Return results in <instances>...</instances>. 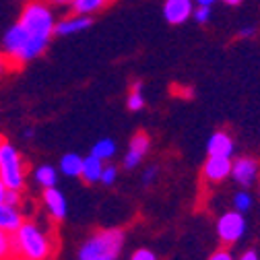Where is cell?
<instances>
[{"instance_id":"cell-1","label":"cell","mask_w":260,"mask_h":260,"mask_svg":"<svg viewBox=\"0 0 260 260\" xmlns=\"http://www.w3.org/2000/svg\"><path fill=\"white\" fill-rule=\"evenodd\" d=\"M19 23L27 31L34 56L40 58L54 36V25H56L50 3H46V0H29L19 17Z\"/></svg>"},{"instance_id":"cell-2","label":"cell","mask_w":260,"mask_h":260,"mask_svg":"<svg viewBox=\"0 0 260 260\" xmlns=\"http://www.w3.org/2000/svg\"><path fill=\"white\" fill-rule=\"evenodd\" d=\"M11 254L23 260H48L52 254V244L38 225L23 223L15 234H11Z\"/></svg>"},{"instance_id":"cell-3","label":"cell","mask_w":260,"mask_h":260,"mask_svg":"<svg viewBox=\"0 0 260 260\" xmlns=\"http://www.w3.org/2000/svg\"><path fill=\"white\" fill-rule=\"evenodd\" d=\"M124 232L122 230H100L79 248V260H118L124 248Z\"/></svg>"},{"instance_id":"cell-4","label":"cell","mask_w":260,"mask_h":260,"mask_svg":"<svg viewBox=\"0 0 260 260\" xmlns=\"http://www.w3.org/2000/svg\"><path fill=\"white\" fill-rule=\"evenodd\" d=\"M0 180L11 190H21L25 184L23 161L13 145L0 139Z\"/></svg>"},{"instance_id":"cell-5","label":"cell","mask_w":260,"mask_h":260,"mask_svg":"<svg viewBox=\"0 0 260 260\" xmlns=\"http://www.w3.org/2000/svg\"><path fill=\"white\" fill-rule=\"evenodd\" d=\"M215 230H217V238L221 240V244L225 246L238 244L246 234V217L244 213H238V211H227L217 219Z\"/></svg>"},{"instance_id":"cell-6","label":"cell","mask_w":260,"mask_h":260,"mask_svg":"<svg viewBox=\"0 0 260 260\" xmlns=\"http://www.w3.org/2000/svg\"><path fill=\"white\" fill-rule=\"evenodd\" d=\"M232 157H219V155H209L203 168V178L209 184H219L227 178H232Z\"/></svg>"},{"instance_id":"cell-7","label":"cell","mask_w":260,"mask_h":260,"mask_svg":"<svg viewBox=\"0 0 260 260\" xmlns=\"http://www.w3.org/2000/svg\"><path fill=\"white\" fill-rule=\"evenodd\" d=\"M151 149V139L147 133H137L133 139H130V145H128V151L124 155V161L122 166L124 170H135L141 166V161L145 159V155L149 153Z\"/></svg>"},{"instance_id":"cell-8","label":"cell","mask_w":260,"mask_h":260,"mask_svg":"<svg viewBox=\"0 0 260 260\" xmlns=\"http://www.w3.org/2000/svg\"><path fill=\"white\" fill-rule=\"evenodd\" d=\"M260 174V166L258 161L252 157H238L232 164V178L242 186V188H250L252 184H256V178Z\"/></svg>"},{"instance_id":"cell-9","label":"cell","mask_w":260,"mask_h":260,"mask_svg":"<svg viewBox=\"0 0 260 260\" xmlns=\"http://www.w3.org/2000/svg\"><path fill=\"white\" fill-rule=\"evenodd\" d=\"M194 0H164V19L170 25H184L194 13Z\"/></svg>"},{"instance_id":"cell-10","label":"cell","mask_w":260,"mask_h":260,"mask_svg":"<svg viewBox=\"0 0 260 260\" xmlns=\"http://www.w3.org/2000/svg\"><path fill=\"white\" fill-rule=\"evenodd\" d=\"M93 25V17L91 15H69V17H64L60 21H56L54 25V36H62V38H67V36H75V34H81V31L89 29Z\"/></svg>"},{"instance_id":"cell-11","label":"cell","mask_w":260,"mask_h":260,"mask_svg":"<svg viewBox=\"0 0 260 260\" xmlns=\"http://www.w3.org/2000/svg\"><path fill=\"white\" fill-rule=\"evenodd\" d=\"M44 205L48 209V213L56 219V221H62L67 217V199L60 190H56L54 186L52 188H44Z\"/></svg>"},{"instance_id":"cell-12","label":"cell","mask_w":260,"mask_h":260,"mask_svg":"<svg viewBox=\"0 0 260 260\" xmlns=\"http://www.w3.org/2000/svg\"><path fill=\"white\" fill-rule=\"evenodd\" d=\"M207 153L219 157H234V139L223 130H217L207 141Z\"/></svg>"},{"instance_id":"cell-13","label":"cell","mask_w":260,"mask_h":260,"mask_svg":"<svg viewBox=\"0 0 260 260\" xmlns=\"http://www.w3.org/2000/svg\"><path fill=\"white\" fill-rule=\"evenodd\" d=\"M21 225H23V215L17 211V207L7 203L0 205V230H5L7 234H15Z\"/></svg>"},{"instance_id":"cell-14","label":"cell","mask_w":260,"mask_h":260,"mask_svg":"<svg viewBox=\"0 0 260 260\" xmlns=\"http://www.w3.org/2000/svg\"><path fill=\"white\" fill-rule=\"evenodd\" d=\"M104 161L97 159L95 155H89V157H83V170H81V178L87 182V184H95L102 180V172H104Z\"/></svg>"},{"instance_id":"cell-15","label":"cell","mask_w":260,"mask_h":260,"mask_svg":"<svg viewBox=\"0 0 260 260\" xmlns=\"http://www.w3.org/2000/svg\"><path fill=\"white\" fill-rule=\"evenodd\" d=\"M112 0H73L71 3V13H77V15H95L104 11Z\"/></svg>"},{"instance_id":"cell-16","label":"cell","mask_w":260,"mask_h":260,"mask_svg":"<svg viewBox=\"0 0 260 260\" xmlns=\"http://www.w3.org/2000/svg\"><path fill=\"white\" fill-rule=\"evenodd\" d=\"M60 170H62L64 176H69V178H81L83 157H79L77 153H67L60 159Z\"/></svg>"},{"instance_id":"cell-17","label":"cell","mask_w":260,"mask_h":260,"mask_svg":"<svg viewBox=\"0 0 260 260\" xmlns=\"http://www.w3.org/2000/svg\"><path fill=\"white\" fill-rule=\"evenodd\" d=\"M91 155H95L97 159L102 161H110L114 155H116V141L114 139H102L97 141L91 149Z\"/></svg>"},{"instance_id":"cell-18","label":"cell","mask_w":260,"mask_h":260,"mask_svg":"<svg viewBox=\"0 0 260 260\" xmlns=\"http://www.w3.org/2000/svg\"><path fill=\"white\" fill-rule=\"evenodd\" d=\"M232 207H234V211H238V213H248L252 207H254V199H252V194L246 190V188H242L240 192H236L234 194V199H232Z\"/></svg>"},{"instance_id":"cell-19","label":"cell","mask_w":260,"mask_h":260,"mask_svg":"<svg viewBox=\"0 0 260 260\" xmlns=\"http://www.w3.org/2000/svg\"><path fill=\"white\" fill-rule=\"evenodd\" d=\"M36 180H38V184H42L44 188H52V186H56V182H58V172H56L52 166H42V168L36 170Z\"/></svg>"},{"instance_id":"cell-20","label":"cell","mask_w":260,"mask_h":260,"mask_svg":"<svg viewBox=\"0 0 260 260\" xmlns=\"http://www.w3.org/2000/svg\"><path fill=\"white\" fill-rule=\"evenodd\" d=\"M126 108H128L130 112H141V110L145 108V95H143V91L130 89V93H128V97H126Z\"/></svg>"},{"instance_id":"cell-21","label":"cell","mask_w":260,"mask_h":260,"mask_svg":"<svg viewBox=\"0 0 260 260\" xmlns=\"http://www.w3.org/2000/svg\"><path fill=\"white\" fill-rule=\"evenodd\" d=\"M116 178H118V168L114 166V164H110V166H104V172H102V184H106V186H112L114 182H116Z\"/></svg>"},{"instance_id":"cell-22","label":"cell","mask_w":260,"mask_h":260,"mask_svg":"<svg viewBox=\"0 0 260 260\" xmlns=\"http://www.w3.org/2000/svg\"><path fill=\"white\" fill-rule=\"evenodd\" d=\"M194 21L199 25H205L211 21V7H194V13H192Z\"/></svg>"},{"instance_id":"cell-23","label":"cell","mask_w":260,"mask_h":260,"mask_svg":"<svg viewBox=\"0 0 260 260\" xmlns=\"http://www.w3.org/2000/svg\"><path fill=\"white\" fill-rule=\"evenodd\" d=\"M130 260H159V258H157V254H155L153 250H149V248H139L133 256H130Z\"/></svg>"},{"instance_id":"cell-24","label":"cell","mask_w":260,"mask_h":260,"mask_svg":"<svg viewBox=\"0 0 260 260\" xmlns=\"http://www.w3.org/2000/svg\"><path fill=\"white\" fill-rule=\"evenodd\" d=\"M209 260H236V258H234L232 250H227V248H219V250H215V252L209 256Z\"/></svg>"},{"instance_id":"cell-25","label":"cell","mask_w":260,"mask_h":260,"mask_svg":"<svg viewBox=\"0 0 260 260\" xmlns=\"http://www.w3.org/2000/svg\"><path fill=\"white\" fill-rule=\"evenodd\" d=\"M157 174H159V168H157V166H149V168L145 170V174H143V184H145V186H151V184L155 182Z\"/></svg>"},{"instance_id":"cell-26","label":"cell","mask_w":260,"mask_h":260,"mask_svg":"<svg viewBox=\"0 0 260 260\" xmlns=\"http://www.w3.org/2000/svg\"><path fill=\"white\" fill-rule=\"evenodd\" d=\"M19 201H21V194H19V190H11V188H7V194H5V203H7V205H13V207H17V205H19Z\"/></svg>"},{"instance_id":"cell-27","label":"cell","mask_w":260,"mask_h":260,"mask_svg":"<svg viewBox=\"0 0 260 260\" xmlns=\"http://www.w3.org/2000/svg\"><path fill=\"white\" fill-rule=\"evenodd\" d=\"M9 71H11V58L0 52V77H3L5 73H9Z\"/></svg>"},{"instance_id":"cell-28","label":"cell","mask_w":260,"mask_h":260,"mask_svg":"<svg viewBox=\"0 0 260 260\" xmlns=\"http://www.w3.org/2000/svg\"><path fill=\"white\" fill-rule=\"evenodd\" d=\"M238 260H260V256H258V252H256V250H246Z\"/></svg>"},{"instance_id":"cell-29","label":"cell","mask_w":260,"mask_h":260,"mask_svg":"<svg viewBox=\"0 0 260 260\" xmlns=\"http://www.w3.org/2000/svg\"><path fill=\"white\" fill-rule=\"evenodd\" d=\"M256 34V29L252 27V25H248V27H242L240 29V38H252Z\"/></svg>"},{"instance_id":"cell-30","label":"cell","mask_w":260,"mask_h":260,"mask_svg":"<svg viewBox=\"0 0 260 260\" xmlns=\"http://www.w3.org/2000/svg\"><path fill=\"white\" fill-rule=\"evenodd\" d=\"M215 3H219V0H194V5L197 7H211V9H213Z\"/></svg>"},{"instance_id":"cell-31","label":"cell","mask_w":260,"mask_h":260,"mask_svg":"<svg viewBox=\"0 0 260 260\" xmlns=\"http://www.w3.org/2000/svg\"><path fill=\"white\" fill-rule=\"evenodd\" d=\"M46 3H50V5H54V7H64V5L71 7L73 0H46Z\"/></svg>"},{"instance_id":"cell-32","label":"cell","mask_w":260,"mask_h":260,"mask_svg":"<svg viewBox=\"0 0 260 260\" xmlns=\"http://www.w3.org/2000/svg\"><path fill=\"white\" fill-rule=\"evenodd\" d=\"M5 194H7V186H5V182L0 180V205L5 203Z\"/></svg>"},{"instance_id":"cell-33","label":"cell","mask_w":260,"mask_h":260,"mask_svg":"<svg viewBox=\"0 0 260 260\" xmlns=\"http://www.w3.org/2000/svg\"><path fill=\"white\" fill-rule=\"evenodd\" d=\"M223 3H225V5H230V7H238L242 0H223Z\"/></svg>"}]
</instances>
